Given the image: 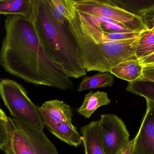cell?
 I'll return each mask as SVG.
<instances>
[{
  "mask_svg": "<svg viewBox=\"0 0 154 154\" xmlns=\"http://www.w3.org/2000/svg\"><path fill=\"white\" fill-rule=\"evenodd\" d=\"M78 53L87 71L110 72L112 67L130 60L138 59L139 37L117 41H93L69 23Z\"/></svg>",
  "mask_w": 154,
  "mask_h": 154,
  "instance_id": "3",
  "label": "cell"
},
{
  "mask_svg": "<svg viewBox=\"0 0 154 154\" xmlns=\"http://www.w3.org/2000/svg\"><path fill=\"white\" fill-rule=\"evenodd\" d=\"M85 154H105L99 130L98 120L80 128Z\"/></svg>",
  "mask_w": 154,
  "mask_h": 154,
  "instance_id": "10",
  "label": "cell"
},
{
  "mask_svg": "<svg viewBox=\"0 0 154 154\" xmlns=\"http://www.w3.org/2000/svg\"><path fill=\"white\" fill-rule=\"evenodd\" d=\"M111 103L107 93L104 91H90L85 95L82 105L77 112L86 118H89L100 107L107 105Z\"/></svg>",
  "mask_w": 154,
  "mask_h": 154,
  "instance_id": "12",
  "label": "cell"
},
{
  "mask_svg": "<svg viewBox=\"0 0 154 154\" xmlns=\"http://www.w3.org/2000/svg\"><path fill=\"white\" fill-rule=\"evenodd\" d=\"M46 2L51 14L58 22L61 24H66L69 23L68 20H67L52 4L51 0H46Z\"/></svg>",
  "mask_w": 154,
  "mask_h": 154,
  "instance_id": "20",
  "label": "cell"
},
{
  "mask_svg": "<svg viewBox=\"0 0 154 154\" xmlns=\"http://www.w3.org/2000/svg\"><path fill=\"white\" fill-rule=\"evenodd\" d=\"M75 7L81 12L117 21L135 32L149 28L142 18L120 8L112 0H78L75 1Z\"/></svg>",
  "mask_w": 154,
  "mask_h": 154,
  "instance_id": "6",
  "label": "cell"
},
{
  "mask_svg": "<svg viewBox=\"0 0 154 154\" xmlns=\"http://www.w3.org/2000/svg\"><path fill=\"white\" fill-rule=\"evenodd\" d=\"M46 127L53 135L69 145L78 147L82 143V137L72 123L50 125Z\"/></svg>",
  "mask_w": 154,
  "mask_h": 154,
  "instance_id": "13",
  "label": "cell"
},
{
  "mask_svg": "<svg viewBox=\"0 0 154 154\" xmlns=\"http://www.w3.org/2000/svg\"><path fill=\"white\" fill-rule=\"evenodd\" d=\"M39 110L45 127L72 123V108L62 100L54 99L46 101L39 108Z\"/></svg>",
  "mask_w": 154,
  "mask_h": 154,
  "instance_id": "9",
  "label": "cell"
},
{
  "mask_svg": "<svg viewBox=\"0 0 154 154\" xmlns=\"http://www.w3.org/2000/svg\"><path fill=\"white\" fill-rule=\"evenodd\" d=\"M39 42L50 58L63 67L68 76L78 79L86 76L69 23L61 24L52 16L46 0H33L29 19Z\"/></svg>",
  "mask_w": 154,
  "mask_h": 154,
  "instance_id": "2",
  "label": "cell"
},
{
  "mask_svg": "<svg viewBox=\"0 0 154 154\" xmlns=\"http://www.w3.org/2000/svg\"><path fill=\"white\" fill-rule=\"evenodd\" d=\"M134 140L132 154H154V109L148 105Z\"/></svg>",
  "mask_w": 154,
  "mask_h": 154,
  "instance_id": "8",
  "label": "cell"
},
{
  "mask_svg": "<svg viewBox=\"0 0 154 154\" xmlns=\"http://www.w3.org/2000/svg\"><path fill=\"white\" fill-rule=\"evenodd\" d=\"M146 105L150 106L152 108L154 109V101H149V100H146Z\"/></svg>",
  "mask_w": 154,
  "mask_h": 154,
  "instance_id": "25",
  "label": "cell"
},
{
  "mask_svg": "<svg viewBox=\"0 0 154 154\" xmlns=\"http://www.w3.org/2000/svg\"><path fill=\"white\" fill-rule=\"evenodd\" d=\"M33 0H0V14L20 16L29 20Z\"/></svg>",
  "mask_w": 154,
  "mask_h": 154,
  "instance_id": "15",
  "label": "cell"
},
{
  "mask_svg": "<svg viewBox=\"0 0 154 154\" xmlns=\"http://www.w3.org/2000/svg\"><path fill=\"white\" fill-rule=\"evenodd\" d=\"M0 96L12 118L43 130L45 126L39 107L30 99L22 86L13 80L0 79Z\"/></svg>",
  "mask_w": 154,
  "mask_h": 154,
  "instance_id": "5",
  "label": "cell"
},
{
  "mask_svg": "<svg viewBox=\"0 0 154 154\" xmlns=\"http://www.w3.org/2000/svg\"><path fill=\"white\" fill-rule=\"evenodd\" d=\"M8 142L5 154H59L43 130L8 118Z\"/></svg>",
  "mask_w": 154,
  "mask_h": 154,
  "instance_id": "4",
  "label": "cell"
},
{
  "mask_svg": "<svg viewBox=\"0 0 154 154\" xmlns=\"http://www.w3.org/2000/svg\"><path fill=\"white\" fill-rule=\"evenodd\" d=\"M141 65L144 66H151L154 65V52L152 54L146 56L139 61Z\"/></svg>",
  "mask_w": 154,
  "mask_h": 154,
  "instance_id": "22",
  "label": "cell"
},
{
  "mask_svg": "<svg viewBox=\"0 0 154 154\" xmlns=\"http://www.w3.org/2000/svg\"><path fill=\"white\" fill-rule=\"evenodd\" d=\"M153 52L154 32L147 28L140 33L137 48V57L140 61Z\"/></svg>",
  "mask_w": 154,
  "mask_h": 154,
  "instance_id": "17",
  "label": "cell"
},
{
  "mask_svg": "<svg viewBox=\"0 0 154 154\" xmlns=\"http://www.w3.org/2000/svg\"><path fill=\"white\" fill-rule=\"evenodd\" d=\"M9 139L6 122L0 118V150H3Z\"/></svg>",
  "mask_w": 154,
  "mask_h": 154,
  "instance_id": "19",
  "label": "cell"
},
{
  "mask_svg": "<svg viewBox=\"0 0 154 154\" xmlns=\"http://www.w3.org/2000/svg\"><path fill=\"white\" fill-rule=\"evenodd\" d=\"M139 80L154 83V65L143 67L142 77Z\"/></svg>",
  "mask_w": 154,
  "mask_h": 154,
  "instance_id": "21",
  "label": "cell"
},
{
  "mask_svg": "<svg viewBox=\"0 0 154 154\" xmlns=\"http://www.w3.org/2000/svg\"><path fill=\"white\" fill-rule=\"evenodd\" d=\"M8 117L6 115L5 112L0 108V118H2L3 120H4L5 122H7L8 120Z\"/></svg>",
  "mask_w": 154,
  "mask_h": 154,
  "instance_id": "24",
  "label": "cell"
},
{
  "mask_svg": "<svg viewBox=\"0 0 154 154\" xmlns=\"http://www.w3.org/2000/svg\"><path fill=\"white\" fill-rule=\"evenodd\" d=\"M134 140L129 141L128 144L123 148L119 154H132L134 148Z\"/></svg>",
  "mask_w": 154,
  "mask_h": 154,
  "instance_id": "23",
  "label": "cell"
},
{
  "mask_svg": "<svg viewBox=\"0 0 154 154\" xmlns=\"http://www.w3.org/2000/svg\"><path fill=\"white\" fill-rule=\"evenodd\" d=\"M98 127L105 154H119L130 141L125 122L116 115H101Z\"/></svg>",
  "mask_w": 154,
  "mask_h": 154,
  "instance_id": "7",
  "label": "cell"
},
{
  "mask_svg": "<svg viewBox=\"0 0 154 154\" xmlns=\"http://www.w3.org/2000/svg\"><path fill=\"white\" fill-rule=\"evenodd\" d=\"M112 1L115 4L127 11L142 18L145 23V19L146 18H151V21L154 18V0H112Z\"/></svg>",
  "mask_w": 154,
  "mask_h": 154,
  "instance_id": "11",
  "label": "cell"
},
{
  "mask_svg": "<svg viewBox=\"0 0 154 154\" xmlns=\"http://www.w3.org/2000/svg\"><path fill=\"white\" fill-rule=\"evenodd\" d=\"M143 70L139 60H130L112 67L110 72L119 78L131 82L140 80Z\"/></svg>",
  "mask_w": 154,
  "mask_h": 154,
  "instance_id": "14",
  "label": "cell"
},
{
  "mask_svg": "<svg viewBox=\"0 0 154 154\" xmlns=\"http://www.w3.org/2000/svg\"><path fill=\"white\" fill-rule=\"evenodd\" d=\"M54 6L69 20V14L75 7V1L74 0H51Z\"/></svg>",
  "mask_w": 154,
  "mask_h": 154,
  "instance_id": "18",
  "label": "cell"
},
{
  "mask_svg": "<svg viewBox=\"0 0 154 154\" xmlns=\"http://www.w3.org/2000/svg\"><path fill=\"white\" fill-rule=\"evenodd\" d=\"M114 75L110 72H99L91 76L84 77L77 89L78 92L87 90L108 87L113 86Z\"/></svg>",
  "mask_w": 154,
  "mask_h": 154,
  "instance_id": "16",
  "label": "cell"
},
{
  "mask_svg": "<svg viewBox=\"0 0 154 154\" xmlns=\"http://www.w3.org/2000/svg\"><path fill=\"white\" fill-rule=\"evenodd\" d=\"M4 27L5 34L0 51V66L7 72L37 86L64 90L74 89L71 78L41 45L29 19L7 16Z\"/></svg>",
  "mask_w": 154,
  "mask_h": 154,
  "instance_id": "1",
  "label": "cell"
},
{
  "mask_svg": "<svg viewBox=\"0 0 154 154\" xmlns=\"http://www.w3.org/2000/svg\"><path fill=\"white\" fill-rule=\"evenodd\" d=\"M151 22L152 25V28H150V29H151V30L154 32V18L153 20H152L151 21Z\"/></svg>",
  "mask_w": 154,
  "mask_h": 154,
  "instance_id": "26",
  "label": "cell"
}]
</instances>
